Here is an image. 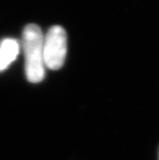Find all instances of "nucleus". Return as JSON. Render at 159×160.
Masks as SVG:
<instances>
[{"mask_svg": "<svg viewBox=\"0 0 159 160\" xmlns=\"http://www.w3.org/2000/svg\"><path fill=\"white\" fill-rule=\"evenodd\" d=\"M43 35L38 25L29 24L24 27L22 33V48L24 55L25 74L28 81L38 83L45 77Z\"/></svg>", "mask_w": 159, "mask_h": 160, "instance_id": "f257e3e1", "label": "nucleus"}, {"mask_svg": "<svg viewBox=\"0 0 159 160\" xmlns=\"http://www.w3.org/2000/svg\"><path fill=\"white\" fill-rule=\"evenodd\" d=\"M67 55V33L62 27L54 25L44 35L43 55L46 68L58 70L62 67Z\"/></svg>", "mask_w": 159, "mask_h": 160, "instance_id": "f03ea898", "label": "nucleus"}, {"mask_svg": "<svg viewBox=\"0 0 159 160\" xmlns=\"http://www.w3.org/2000/svg\"><path fill=\"white\" fill-rule=\"evenodd\" d=\"M20 44L16 39L6 38L0 43V71L11 64L20 53Z\"/></svg>", "mask_w": 159, "mask_h": 160, "instance_id": "7ed1b4c3", "label": "nucleus"}, {"mask_svg": "<svg viewBox=\"0 0 159 160\" xmlns=\"http://www.w3.org/2000/svg\"><path fill=\"white\" fill-rule=\"evenodd\" d=\"M158 160H159V154H158Z\"/></svg>", "mask_w": 159, "mask_h": 160, "instance_id": "20e7f679", "label": "nucleus"}]
</instances>
